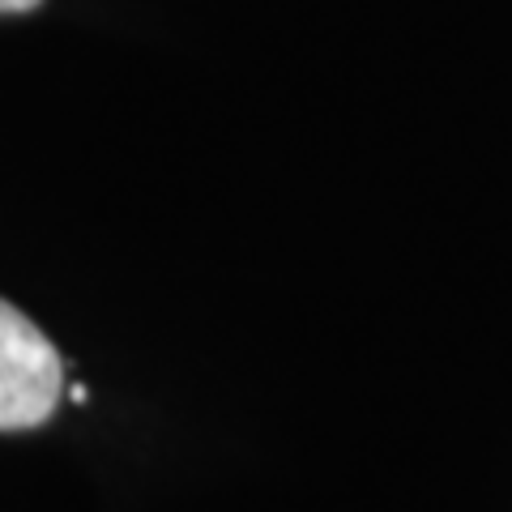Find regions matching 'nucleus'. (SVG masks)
<instances>
[{
    "mask_svg": "<svg viewBox=\"0 0 512 512\" xmlns=\"http://www.w3.org/2000/svg\"><path fill=\"white\" fill-rule=\"evenodd\" d=\"M39 5H43V0H0V13H30Z\"/></svg>",
    "mask_w": 512,
    "mask_h": 512,
    "instance_id": "obj_2",
    "label": "nucleus"
},
{
    "mask_svg": "<svg viewBox=\"0 0 512 512\" xmlns=\"http://www.w3.org/2000/svg\"><path fill=\"white\" fill-rule=\"evenodd\" d=\"M64 397V359L22 308L0 299V431L43 427Z\"/></svg>",
    "mask_w": 512,
    "mask_h": 512,
    "instance_id": "obj_1",
    "label": "nucleus"
},
{
    "mask_svg": "<svg viewBox=\"0 0 512 512\" xmlns=\"http://www.w3.org/2000/svg\"><path fill=\"white\" fill-rule=\"evenodd\" d=\"M69 402H77V406L86 402V389H82V384H69Z\"/></svg>",
    "mask_w": 512,
    "mask_h": 512,
    "instance_id": "obj_3",
    "label": "nucleus"
}]
</instances>
